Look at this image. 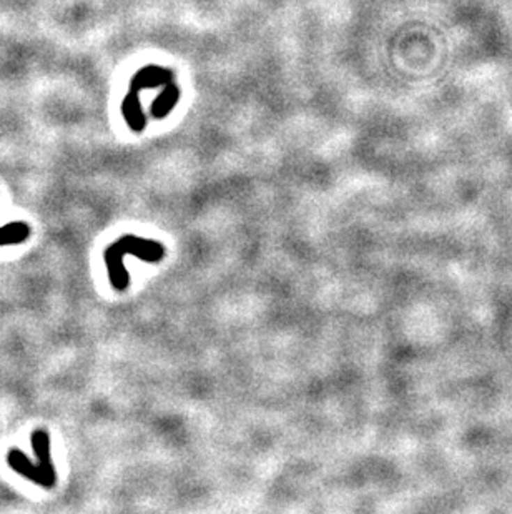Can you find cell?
Here are the masks:
<instances>
[{
    "mask_svg": "<svg viewBox=\"0 0 512 514\" xmlns=\"http://www.w3.org/2000/svg\"><path fill=\"white\" fill-rule=\"evenodd\" d=\"M127 255H133L137 258L148 261V263H157V261L165 258L166 248L157 240L141 238L132 233L123 235L117 242L107 247L103 251V260H105L110 283L117 291H125L130 285V275H128L123 263V258Z\"/></svg>",
    "mask_w": 512,
    "mask_h": 514,
    "instance_id": "cell-1",
    "label": "cell"
},
{
    "mask_svg": "<svg viewBox=\"0 0 512 514\" xmlns=\"http://www.w3.org/2000/svg\"><path fill=\"white\" fill-rule=\"evenodd\" d=\"M33 451H36L37 462L30 461L29 456L20 449L12 448L7 453V465L17 474L30 479L44 490H52L59 481L57 471L50 458V435L47 430H36L30 436Z\"/></svg>",
    "mask_w": 512,
    "mask_h": 514,
    "instance_id": "cell-2",
    "label": "cell"
},
{
    "mask_svg": "<svg viewBox=\"0 0 512 514\" xmlns=\"http://www.w3.org/2000/svg\"><path fill=\"white\" fill-rule=\"evenodd\" d=\"M32 235V228L27 221H10V224L0 226V247L20 245L27 242Z\"/></svg>",
    "mask_w": 512,
    "mask_h": 514,
    "instance_id": "cell-3",
    "label": "cell"
},
{
    "mask_svg": "<svg viewBox=\"0 0 512 514\" xmlns=\"http://www.w3.org/2000/svg\"><path fill=\"white\" fill-rule=\"evenodd\" d=\"M122 112H123V117H125V120H127V123L130 125L132 130H135V132L143 130L145 117L141 115L139 97H137L135 93H130V95L125 98Z\"/></svg>",
    "mask_w": 512,
    "mask_h": 514,
    "instance_id": "cell-4",
    "label": "cell"
}]
</instances>
